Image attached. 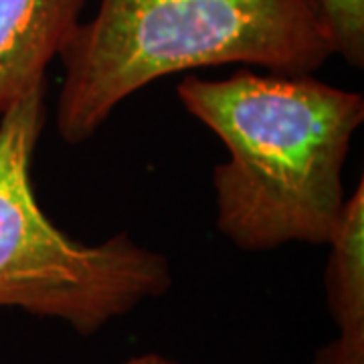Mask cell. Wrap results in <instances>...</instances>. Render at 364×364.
<instances>
[{"label":"cell","instance_id":"6da1fadb","mask_svg":"<svg viewBox=\"0 0 364 364\" xmlns=\"http://www.w3.org/2000/svg\"><path fill=\"white\" fill-rule=\"evenodd\" d=\"M184 109L215 132L227 160L213 170L217 227L235 247L326 245L344 208L342 172L364 97L314 75L237 71L186 75Z\"/></svg>","mask_w":364,"mask_h":364},{"label":"cell","instance_id":"5b68a950","mask_svg":"<svg viewBox=\"0 0 364 364\" xmlns=\"http://www.w3.org/2000/svg\"><path fill=\"white\" fill-rule=\"evenodd\" d=\"M326 294L338 336L364 338V184L346 198L332 231Z\"/></svg>","mask_w":364,"mask_h":364},{"label":"cell","instance_id":"3957f363","mask_svg":"<svg viewBox=\"0 0 364 364\" xmlns=\"http://www.w3.org/2000/svg\"><path fill=\"white\" fill-rule=\"evenodd\" d=\"M47 81L0 116V308L53 318L90 336L172 286L164 253L117 233L87 245L41 208L33 156L45 124Z\"/></svg>","mask_w":364,"mask_h":364},{"label":"cell","instance_id":"7a4b0ae2","mask_svg":"<svg viewBox=\"0 0 364 364\" xmlns=\"http://www.w3.org/2000/svg\"><path fill=\"white\" fill-rule=\"evenodd\" d=\"M332 55L318 0H97L59 55L57 132L85 142L124 100L174 73L241 63L312 75Z\"/></svg>","mask_w":364,"mask_h":364},{"label":"cell","instance_id":"ba28073f","mask_svg":"<svg viewBox=\"0 0 364 364\" xmlns=\"http://www.w3.org/2000/svg\"><path fill=\"white\" fill-rule=\"evenodd\" d=\"M124 364H182L178 360H172L168 356H162L156 352H148V354H140V356H134L130 360H126Z\"/></svg>","mask_w":364,"mask_h":364},{"label":"cell","instance_id":"277c9868","mask_svg":"<svg viewBox=\"0 0 364 364\" xmlns=\"http://www.w3.org/2000/svg\"><path fill=\"white\" fill-rule=\"evenodd\" d=\"M87 0H0V116L25 91L47 81L81 23Z\"/></svg>","mask_w":364,"mask_h":364},{"label":"cell","instance_id":"8992f818","mask_svg":"<svg viewBox=\"0 0 364 364\" xmlns=\"http://www.w3.org/2000/svg\"><path fill=\"white\" fill-rule=\"evenodd\" d=\"M330 31L334 55L348 65H364V0H318Z\"/></svg>","mask_w":364,"mask_h":364},{"label":"cell","instance_id":"52a82bcc","mask_svg":"<svg viewBox=\"0 0 364 364\" xmlns=\"http://www.w3.org/2000/svg\"><path fill=\"white\" fill-rule=\"evenodd\" d=\"M314 364H364V338L338 336L316 354Z\"/></svg>","mask_w":364,"mask_h":364}]
</instances>
